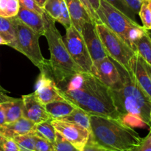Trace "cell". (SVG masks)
Wrapping results in <instances>:
<instances>
[{
	"label": "cell",
	"instance_id": "9a60e30c",
	"mask_svg": "<svg viewBox=\"0 0 151 151\" xmlns=\"http://www.w3.org/2000/svg\"><path fill=\"white\" fill-rule=\"evenodd\" d=\"M35 124L24 116L11 123L4 124L0 126V134L8 138L13 139L16 136L32 134Z\"/></svg>",
	"mask_w": 151,
	"mask_h": 151
},
{
	"label": "cell",
	"instance_id": "b9f144b4",
	"mask_svg": "<svg viewBox=\"0 0 151 151\" xmlns=\"http://www.w3.org/2000/svg\"><path fill=\"white\" fill-rule=\"evenodd\" d=\"M1 92H6V90H4V88H3L2 87L0 86V93H1Z\"/></svg>",
	"mask_w": 151,
	"mask_h": 151
},
{
	"label": "cell",
	"instance_id": "f546056e",
	"mask_svg": "<svg viewBox=\"0 0 151 151\" xmlns=\"http://www.w3.org/2000/svg\"><path fill=\"white\" fill-rule=\"evenodd\" d=\"M0 151H19V149L13 139L0 134Z\"/></svg>",
	"mask_w": 151,
	"mask_h": 151
},
{
	"label": "cell",
	"instance_id": "44dd1931",
	"mask_svg": "<svg viewBox=\"0 0 151 151\" xmlns=\"http://www.w3.org/2000/svg\"><path fill=\"white\" fill-rule=\"evenodd\" d=\"M32 134L47 140L53 144L55 141L56 131L52 124V119L35 124Z\"/></svg>",
	"mask_w": 151,
	"mask_h": 151
},
{
	"label": "cell",
	"instance_id": "277c9868",
	"mask_svg": "<svg viewBox=\"0 0 151 151\" xmlns=\"http://www.w3.org/2000/svg\"><path fill=\"white\" fill-rule=\"evenodd\" d=\"M44 18L45 21L44 36L47 38L50 52V71L58 84L83 71L69 55L63 37L56 27L55 21L46 13Z\"/></svg>",
	"mask_w": 151,
	"mask_h": 151
},
{
	"label": "cell",
	"instance_id": "83f0119b",
	"mask_svg": "<svg viewBox=\"0 0 151 151\" xmlns=\"http://www.w3.org/2000/svg\"><path fill=\"white\" fill-rule=\"evenodd\" d=\"M105 1H107L111 5L117 9L118 10H119L121 13L125 14L126 16H128L131 20L137 22L136 21V14L128 7V5L125 3L124 0H105Z\"/></svg>",
	"mask_w": 151,
	"mask_h": 151
},
{
	"label": "cell",
	"instance_id": "e0dca14e",
	"mask_svg": "<svg viewBox=\"0 0 151 151\" xmlns=\"http://www.w3.org/2000/svg\"><path fill=\"white\" fill-rule=\"evenodd\" d=\"M72 25L80 32L83 24L92 21L80 0H65Z\"/></svg>",
	"mask_w": 151,
	"mask_h": 151
},
{
	"label": "cell",
	"instance_id": "4316f807",
	"mask_svg": "<svg viewBox=\"0 0 151 151\" xmlns=\"http://www.w3.org/2000/svg\"><path fill=\"white\" fill-rule=\"evenodd\" d=\"M139 15L140 16L143 27L147 29H151V10L149 6V0H143L140 7Z\"/></svg>",
	"mask_w": 151,
	"mask_h": 151
},
{
	"label": "cell",
	"instance_id": "d6a6232c",
	"mask_svg": "<svg viewBox=\"0 0 151 151\" xmlns=\"http://www.w3.org/2000/svg\"><path fill=\"white\" fill-rule=\"evenodd\" d=\"M149 129L148 134L144 138H142L140 142L131 151H151V128Z\"/></svg>",
	"mask_w": 151,
	"mask_h": 151
},
{
	"label": "cell",
	"instance_id": "8992f818",
	"mask_svg": "<svg viewBox=\"0 0 151 151\" xmlns=\"http://www.w3.org/2000/svg\"><path fill=\"white\" fill-rule=\"evenodd\" d=\"M96 13L101 23L119 35L133 49L130 41V35L134 29L142 26L139 24L137 22L131 20L105 0H100V7Z\"/></svg>",
	"mask_w": 151,
	"mask_h": 151
},
{
	"label": "cell",
	"instance_id": "ffe728a7",
	"mask_svg": "<svg viewBox=\"0 0 151 151\" xmlns=\"http://www.w3.org/2000/svg\"><path fill=\"white\" fill-rule=\"evenodd\" d=\"M137 52L151 66V32L146 29L142 35L134 42Z\"/></svg>",
	"mask_w": 151,
	"mask_h": 151
},
{
	"label": "cell",
	"instance_id": "d4e9b609",
	"mask_svg": "<svg viewBox=\"0 0 151 151\" xmlns=\"http://www.w3.org/2000/svg\"><path fill=\"white\" fill-rule=\"evenodd\" d=\"M20 151H35V136L32 134L16 136L13 138Z\"/></svg>",
	"mask_w": 151,
	"mask_h": 151
},
{
	"label": "cell",
	"instance_id": "d590c367",
	"mask_svg": "<svg viewBox=\"0 0 151 151\" xmlns=\"http://www.w3.org/2000/svg\"><path fill=\"white\" fill-rule=\"evenodd\" d=\"M81 151H106V150H103L102 148L99 147L98 146L94 145L92 142H91L89 139H88V141L87 142V143L86 144V145L84 146L83 148L81 150Z\"/></svg>",
	"mask_w": 151,
	"mask_h": 151
},
{
	"label": "cell",
	"instance_id": "f1b7e54d",
	"mask_svg": "<svg viewBox=\"0 0 151 151\" xmlns=\"http://www.w3.org/2000/svg\"><path fill=\"white\" fill-rule=\"evenodd\" d=\"M53 147L54 151H80L57 131L55 141L53 143Z\"/></svg>",
	"mask_w": 151,
	"mask_h": 151
},
{
	"label": "cell",
	"instance_id": "bcb514c9",
	"mask_svg": "<svg viewBox=\"0 0 151 151\" xmlns=\"http://www.w3.org/2000/svg\"><path fill=\"white\" fill-rule=\"evenodd\" d=\"M19 151H20V150H19Z\"/></svg>",
	"mask_w": 151,
	"mask_h": 151
},
{
	"label": "cell",
	"instance_id": "836d02e7",
	"mask_svg": "<svg viewBox=\"0 0 151 151\" xmlns=\"http://www.w3.org/2000/svg\"><path fill=\"white\" fill-rule=\"evenodd\" d=\"M80 1H81L83 4V5L84 6V7H85L87 13H88V15H89V16L91 17V19H92L93 22L95 24L101 23V22H100V19H99L96 12L94 11L93 7H91V5L90 4L89 1H88V0H80Z\"/></svg>",
	"mask_w": 151,
	"mask_h": 151
},
{
	"label": "cell",
	"instance_id": "8fae6325",
	"mask_svg": "<svg viewBox=\"0 0 151 151\" xmlns=\"http://www.w3.org/2000/svg\"><path fill=\"white\" fill-rule=\"evenodd\" d=\"M81 33L93 63L109 57L97 33L95 23L93 21L83 24L81 27Z\"/></svg>",
	"mask_w": 151,
	"mask_h": 151
},
{
	"label": "cell",
	"instance_id": "ee69618b",
	"mask_svg": "<svg viewBox=\"0 0 151 151\" xmlns=\"http://www.w3.org/2000/svg\"><path fill=\"white\" fill-rule=\"evenodd\" d=\"M150 122H151V109H150Z\"/></svg>",
	"mask_w": 151,
	"mask_h": 151
},
{
	"label": "cell",
	"instance_id": "4dcf8cb0",
	"mask_svg": "<svg viewBox=\"0 0 151 151\" xmlns=\"http://www.w3.org/2000/svg\"><path fill=\"white\" fill-rule=\"evenodd\" d=\"M20 7H23L27 10H32L40 15H44L45 11L37 4L35 0H19Z\"/></svg>",
	"mask_w": 151,
	"mask_h": 151
},
{
	"label": "cell",
	"instance_id": "7a4b0ae2",
	"mask_svg": "<svg viewBox=\"0 0 151 151\" xmlns=\"http://www.w3.org/2000/svg\"><path fill=\"white\" fill-rule=\"evenodd\" d=\"M114 62L119 72L120 81L110 91L120 119L134 116L150 128L151 98L139 85L132 71L127 70L115 60Z\"/></svg>",
	"mask_w": 151,
	"mask_h": 151
},
{
	"label": "cell",
	"instance_id": "6da1fadb",
	"mask_svg": "<svg viewBox=\"0 0 151 151\" xmlns=\"http://www.w3.org/2000/svg\"><path fill=\"white\" fill-rule=\"evenodd\" d=\"M57 85L61 97L76 107L90 114L120 119L110 88L92 74L81 72Z\"/></svg>",
	"mask_w": 151,
	"mask_h": 151
},
{
	"label": "cell",
	"instance_id": "1f68e13d",
	"mask_svg": "<svg viewBox=\"0 0 151 151\" xmlns=\"http://www.w3.org/2000/svg\"><path fill=\"white\" fill-rule=\"evenodd\" d=\"M35 151H54L52 143L35 136Z\"/></svg>",
	"mask_w": 151,
	"mask_h": 151
},
{
	"label": "cell",
	"instance_id": "74e56055",
	"mask_svg": "<svg viewBox=\"0 0 151 151\" xmlns=\"http://www.w3.org/2000/svg\"><path fill=\"white\" fill-rule=\"evenodd\" d=\"M89 1L90 4L91 5V7H93V9L94 10V11H97V9L100 7V0H88Z\"/></svg>",
	"mask_w": 151,
	"mask_h": 151
},
{
	"label": "cell",
	"instance_id": "cb8c5ba5",
	"mask_svg": "<svg viewBox=\"0 0 151 151\" xmlns=\"http://www.w3.org/2000/svg\"><path fill=\"white\" fill-rule=\"evenodd\" d=\"M19 0H0V16L4 18H13L19 12Z\"/></svg>",
	"mask_w": 151,
	"mask_h": 151
},
{
	"label": "cell",
	"instance_id": "603a6c76",
	"mask_svg": "<svg viewBox=\"0 0 151 151\" xmlns=\"http://www.w3.org/2000/svg\"><path fill=\"white\" fill-rule=\"evenodd\" d=\"M13 18H4L0 16V34L8 41V46L10 47L14 44L16 38Z\"/></svg>",
	"mask_w": 151,
	"mask_h": 151
},
{
	"label": "cell",
	"instance_id": "ac0fdd59",
	"mask_svg": "<svg viewBox=\"0 0 151 151\" xmlns=\"http://www.w3.org/2000/svg\"><path fill=\"white\" fill-rule=\"evenodd\" d=\"M130 68L139 85L151 98V79L143 66L141 57L138 53H137L131 60Z\"/></svg>",
	"mask_w": 151,
	"mask_h": 151
},
{
	"label": "cell",
	"instance_id": "ab89813d",
	"mask_svg": "<svg viewBox=\"0 0 151 151\" xmlns=\"http://www.w3.org/2000/svg\"><path fill=\"white\" fill-rule=\"evenodd\" d=\"M9 43L5 40V38L0 34V45H7L8 46Z\"/></svg>",
	"mask_w": 151,
	"mask_h": 151
},
{
	"label": "cell",
	"instance_id": "52a82bcc",
	"mask_svg": "<svg viewBox=\"0 0 151 151\" xmlns=\"http://www.w3.org/2000/svg\"><path fill=\"white\" fill-rule=\"evenodd\" d=\"M95 27L109 57L127 70H131L130 63L137 52L103 23L95 24Z\"/></svg>",
	"mask_w": 151,
	"mask_h": 151
},
{
	"label": "cell",
	"instance_id": "7402d4cb",
	"mask_svg": "<svg viewBox=\"0 0 151 151\" xmlns=\"http://www.w3.org/2000/svg\"><path fill=\"white\" fill-rule=\"evenodd\" d=\"M91 114L86 112V111L77 107L72 113L68 116H65L61 120L67 121V122H74L78 125H81L88 130V131H91V125H90V116Z\"/></svg>",
	"mask_w": 151,
	"mask_h": 151
},
{
	"label": "cell",
	"instance_id": "7bdbcfd3",
	"mask_svg": "<svg viewBox=\"0 0 151 151\" xmlns=\"http://www.w3.org/2000/svg\"><path fill=\"white\" fill-rule=\"evenodd\" d=\"M149 6H150V10H151V1H149Z\"/></svg>",
	"mask_w": 151,
	"mask_h": 151
},
{
	"label": "cell",
	"instance_id": "30bf717a",
	"mask_svg": "<svg viewBox=\"0 0 151 151\" xmlns=\"http://www.w3.org/2000/svg\"><path fill=\"white\" fill-rule=\"evenodd\" d=\"M34 94L44 105L55 100H64L60 95L58 86L52 76L50 69L40 72L35 84Z\"/></svg>",
	"mask_w": 151,
	"mask_h": 151
},
{
	"label": "cell",
	"instance_id": "f35d334b",
	"mask_svg": "<svg viewBox=\"0 0 151 151\" xmlns=\"http://www.w3.org/2000/svg\"><path fill=\"white\" fill-rule=\"evenodd\" d=\"M140 57H141V56H140ZM141 59H142V62L143 66H145V69H146V70H147V73H148L149 76H150V79H151V66H150V65H149L148 63H146V62L145 61V60H143L142 58H141Z\"/></svg>",
	"mask_w": 151,
	"mask_h": 151
},
{
	"label": "cell",
	"instance_id": "f6af8a7d",
	"mask_svg": "<svg viewBox=\"0 0 151 151\" xmlns=\"http://www.w3.org/2000/svg\"><path fill=\"white\" fill-rule=\"evenodd\" d=\"M149 1H151V0H149Z\"/></svg>",
	"mask_w": 151,
	"mask_h": 151
},
{
	"label": "cell",
	"instance_id": "9c48e42d",
	"mask_svg": "<svg viewBox=\"0 0 151 151\" xmlns=\"http://www.w3.org/2000/svg\"><path fill=\"white\" fill-rule=\"evenodd\" d=\"M52 124L58 133L80 151L88 141L90 132L81 125L61 119H52Z\"/></svg>",
	"mask_w": 151,
	"mask_h": 151
},
{
	"label": "cell",
	"instance_id": "ba28073f",
	"mask_svg": "<svg viewBox=\"0 0 151 151\" xmlns=\"http://www.w3.org/2000/svg\"><path fill=\"white\" fill-rule=\"evenodd\" d=\"M63 40L74 61L83 72L90 73L93 61L81 32L73 25H71L66 29V35Z\"/></svg>",
	"mask_w": 151,
	"mask_h": 151
},
{
	"label": "cell",
	"instance_id": "5bb4252c",
	"mask_svg": "<svg viewBox=\"0 0 151 151\" xmlns=\"http://www.w3.org/2000/svg\"><path fill=\"white\" fill-rule=\"evenodd\" d=\"M22 98H13L7 96L5 92L0 93V106L5 114L6 123H11L22 116Z\"/></svg>",
	"mask_w": 151,
	"mask_h": 151
},
{
	"label": "cell",
	"instance_id": "484cf974",
	"mask_svg": "<svg viewBox=\"0 0 151 151\" xmlns=\"http://www.w3.org/2000/svg\"><path fill=\"white\" fill-rule=\"evenodd\" d=\"M44 10L50 17L58 22L60 15V0H47Z\"/></svg>",
	"mask_w": 151,
	"mask_h": 151
},
{
	"label": "cell",
	"instance_id": "d6986e66",
	"mask_svg": "<svg viewBox=\"0 0 151 151\" xmlns=\"http://www.w3.org/2000/svg\"><path fill=\"white\" fill-rule=\"evenodd\" d=\"M76 106L66 100L50 102L45 105V109L52 119H61L70 114Z\"/></svg>",
	"mask_w": 151,
	"mask_h": 151
},
{
	"label": "cell",
	"instance_id": "3957f363",
	"mask_svg": "<svg viewBox=\"0 0 151 151\" xmlns=\"http://www.w3.org/2000/svg\"><path fill=\"white\" fill-rule=\"evenodd\" d=\"M88 139L106 151H131L142 137L122 120L91 114Z\"/></svg>",
	"mask_w": 151,
	"mask_h": 151
},
{
	"label": "cell",
	"instance_id": "e575fe53",
	"mask_svg": "<svg viewBox=\"0 0 151 151\" xmlns=\"http://www.w3.org/2000/svg\"><path fill=\"white\" fill-rule=\"evenodd\" d=\"M136 15L139 14L143 0H124Z\"/></svg>",
	"mask_w": 151,
	"mask_h": 151
},
{
	"label": "cell",
	"instance_id": "5b68a950",
	"mask_svg": "<svg viewBox=\"0 0 151 151\" xmlns=\"http://www.w3.org/2000/svg\"><path fill=\"white\" fill-rule=\"evenodd\" d=\"M13 20L16 38L12 48L26 56L41 72L50 69L49 60L44 58L40 49L41 35L20 22L16 16Z\"/></svg>",
	"mask_w": 151,
	"mask_h": 151
},
{
	"label": "cell",
	"instance_id": "60d3db41",
	"mask_svg": "<svg viewBox=\"0 0 151 151\" xmlns=\"http://www.w3.org/2000/svg\"><path fill=\"white\" fill-rule=\"evenodd\" d=\"M35 1H36V3L38 4V6H40L41 8L44 9V5H45V3L47 0H35Z\"/></svg>",
	"mask_w": 151,
	"mask_h": 151
},
{
	"label": "cell",
	"instance_id": "2e32d148",
	"mask_svg": "<svg viewBox=\"0 0 151 151\" xmlns=\"http://www.w3.org/2000/svg\"><path fill=\"white\" fill-rule=\"evenodd\" d=\"M16 17L22 23L31 28L32 30L39 34L41 36L44 35L45 21L44 15H40L32 10L20 7Z\"/></svg>",
	"mask_w": 151,
	"mask_h": 151
},
{
	"label": "cell",
	"instance_id": "4fadbf2b",
	"mask_svg": "<svg viewBox=\"0 0 151 151\" xmlns=\"http://www.w3.org/2000/svg\"><path fill=\"white\" fill-rule=\"evenodd\" d=\"M22 99L23 102L22 116L35 124L52 119L46 111L45 105L38 100L34 92L22 95Z\"/></svg>",
	"mask_w": 151,
	"mask_h": 151
},
{
	"label": "cell",
	"instance_id": "8d00e7d4",
	"mask_svg": "<svg viewBox=\"0 0 151 151\" xmlns=\"http://www.w3.org/2000/svg\"><path fill=\"white\" fill-rule=\"evenodd\" d=\"M6 123L5 119V114H4V111L3 110L2 107L0 106V126L4 125Z\"/></svg>",
	"mask_w": 151,
	"mask_h": 151
},
{
	"label": "cell",
	"instance_id": "7c38bea8",
	"mask_svg": "<svg viewBox=\"0 0 151 151\" xmlns=\"http://www.w3.org/2000/svg\"><path fill=\"white\" fill-rule=\"evenodd\" d=\"M90 73L110 88H114L120 81L119 71L110 57L94 62Z\"/></svg>",
	"mask_w": 151,
	"mask_h": 151
}]
</instances>
